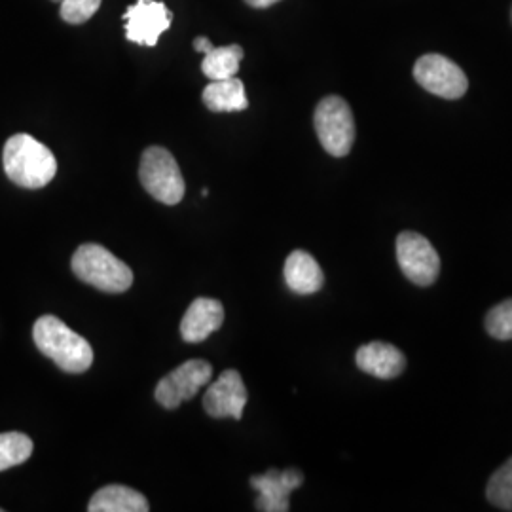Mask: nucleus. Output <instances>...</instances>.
Here are the masks:
<instances>
[{"instance_id": "nucleus-1", "label": "nucleus", "mask_w": 512, "mask_h": 512, "mask_svg": "<svg viewBox=\"0 0 512 512\" xmlns=\"http://www.w3.org/2000/svg\"><path fill=\"white\" fill-rule=\"evenodd\" d=\"M2 164L12 183L29 190L44 188L57 173L54 152L27 133H18L6 141Z\"/></svg>"}, {"instance_id": "nucleus-2", "label": "nucleus", "mask_w": 512, "mask_h": 512, "mask_svg": "<svg viewBox=\"0 0 512 512\" xmlns=\"http://www.w3.org/2000/svg\"><path fill=\"white\" fill-rule=\"evenodd\" d=\"M33 340L48 359L71 374L86 372L93 363V349L86 338L69 329L54 315L37 319L33 327Z\"/></svg>"}, {"instance_id": "nucleus-3", "label": "nucleus", "mask_w": 512, "mask_h": 512, "mask_svg": "<svg viewBox=\"0 0 512 512\" xmlns=\"http://www.w3.org/2000/svg\"><path fill=\"white\" fill-rule=\"evenodd\" d=\"M71 266L80 281L103 293H126L133 285V272L128 264L97 243L80 245Z\"/></svg>"}, {"instance_id": "nucleus-4", "label": "nucleus", "mask_w": 512, "mask_h": 512, "mask_svg": "<svg viewBox=\"0 0 512 512\" xmlns=\"http://www.w3.org/2000/svg\"><path fill=\"white\" fill-rule=\"evenodd\" d=\"M139 179L154 200L165 205L183 202L186 190L183 173L167 148L150 147L143 152Z\"/></svg>"}, {"instance_id": "nucleus-5", "label": "nucleus", "mask_w": 512, "mask_h": 512, "mask_svg": "<svg viewBox=\"0 0 512 512\" xmlns=\"http://www.w3.org/2000/svg\"><path fill=\"white\" fill-rule=\"evenodd\" d=\"M313 126L321 147L334 158L348 156L355 143V118L348 101L329 95L325 97L313 114Z\"/></svg>"}, {"instance_id": "nucleus-6", "label": "nucleus", "mask_w": 512, "mask_h": 512, "mask_svg": "<svg viewBox=\"0 0 512 512\" xmlns=\"http://www.w3.org/2000/svg\"><path fill=\"white\" fill-rule=\"evenodd\" d=\"M399 266L414 285L429 287L440 274V256L431 241L418 232H401L397 238Z\"/></svg>"}, {"instance_id": "nucleus-7", "label": "nucleus", "mask_w": 512, "mask_h": 512, "mask_svg": "<svg viewBox=\"0 0 512 512\" xmlns=\"http://www.w3.org/2000/svg\"><path fill=\"white\" fill-rule=\"evenodd\" d=\"M414 78L423 90L442 99H459L467 93L469 80L461 67L448 57L427 54L414 65Z\"/></svg>"}, {"instance_id": "nucleus-8", "label": "nucleus", "mask_w": 512, "mask_h": 512, "mask_svg": "<svg viewBox=\"0 0 512 512\" xmlns=\"http://www.w3.org/2000/svg\"><path fill=\"white\" fill-rule=\"evenodd\" d=\"M213 376V366L203 359H190L173 372H169L156 385V401L167 410L179 408L184 401H190L198 395L203 385L209 384Z\"/></svg>"}, {"instance_id": "nucleus-9", "label": "nucleus", "mask_w": 512, "mask_h": 512, "mask_svg": "<svg viewBox=\"0 0 512 512\" xmlns=\"http://www.w3.org/2000/svg\"><path fill=\"white\" fill-rule=\"evenodd\" d=\"M173 14L164 2L158 0H137L124 14L126 38L129 42L154 48L160 37L171 25Z\"/></svg>"}, {"instance_id": "nucleus-10", "label": "nucleus", "mask_w": 512, "mask_h": 512, "mask_svg": "<svg viewBox=\"0 0 512 512\" xmlns=\"http://www.w3.org/2000/svg\"><path fill=\"white\" fill-rule=\"evenodd\" d=\"M249 401L247 387L243 384V378L238 370L230 368L224 370L215 384L209 385L203 397L205 412L215 420H241L243 410Z\"/></svg>"}, {"instance_id": "nucleus-11", "label": "nucleus", "mask_w": 512, "mask_h": 512, "mask_svg": "<svg viewBox=\"0 0 512 512\" xmlns=\"http://www.w3.org/2000/svg\"><path fill=\"white\" fill-rule=\"evenodd\" d=\"M304 482V475L296 469L287 471H268L266 475L253 476L251 486L258 492L256 511L287 512L289 495Z\"/></svg>"}, {"instance_id": "nucleus-12", "label": "nucleus", "mask_w": 512, "mask_h": 512, "mask_svg": "<svg viewBox=\"0 0 512 512\" xmlns=\"http://www.w3.org/2000/svg\"><path fill=\"white\" fill-rule=\"evenodd\" d=\"M357 366L380 380H393L401 376L406 368V357L403 351L385 342H370L355 353Z\"/></svg>"}, {"instance_id": "nucleus-13", "label": "nucleus", "mask_w": 512, "mask_h": 512, "mask_svg": "<svg viewBox=\"0 0 512 512\" xmlns=\"http://www.w3.org/2000/svg\"><path fill=\"white\" fill-rule=\"evenodd\" d=\"M224 323V308L219 300L196 298L184 313L181 321V334L184 342L198 344L209 338Z\"/></svg>"}, {"instance_id": "nucleus-14", "label": "nucleus", "mask_w": 512, "mask_h": 512, "mask_svg": "<svg viewBox=\"0 0 512 512\" xmlns=\"http://www.w3.org/2000/svg\"><path fill=\"white\" fill-rule=\"evenodd\" d=\"M285 283L296 294H313L323 289L325 274L317 260L306 251H293L285 262Z\"/></svg>"}, {"instance_id": "nucleus-15", "label": "nucleus", "mask_w": 512, "mask_h": 512, "mask_svg": "<svg viewBox=\"0 0 512 512\" xmlns=\"http://www.w3.org/2000/svg\"><path fill=\"white\" fill-rule=\"evenodd\" d=\"M148 509L145 495L120 484L101 488L88 505L90 512H148Z\"/></svg>"}, {"instance_id": "nucleus-16", "label": "nucleus", "mask_w": 512, "mask_h": 512, "mask_svg": "<svg viewBox=\"0 0 512 512\" xmlns=\"http://www.w3.org/2000/svg\"><path fill=\"white\" fill-rule=\"evenodd\" d=\"M203 105L211 112H239L249 107L243 82L232 76L226 80H211L203 90Z\"/></svg>"}, {"instance_id": "nucleus-17", "label": "nucleus", "mask_w": 512, "mask_h": 512, "mask_svg": "<svg viewBox=\"0 0 512 512\" xmlns=\"http://www.w3.org/2000/svg\"><path fill=\"white\" fill-rule=\"evenodd\" d=\"M243 59V48L239 44L220 46L213 48L209 54H205L202 63V73L209 80H226L236 76Z\"/></svg>"}, {"instance_id": "nucleus-18", "label": "nucleus", "mask_w": 512, "mask_h": 512, "mask_svg": "<svg viewBox=\"0 0 512 512\" xmlns=\"http://www.w3.org/2000/svg\"><path fill=\"white\" fill-rule=\"evenodd\" d=\"M33 454V440L23 433L0 435V471L25 463Z\"/></svg>"}, {"instance_id": "nucleus-19", "label": "nucleus", "mask_w": 512, "mask_h": 512, "mask_svg": "<svg viewBox=\"0 0 512 512\" xmlns=\"http://www.w3.org/2000/svg\"><path fill=\"white\" fill-rule=\"evenodd\" d=\"M486 497L499 511L512 512V458L505 461L486 486Z\"/></svg>"}, {"instance_id": "nucleus-20", "label": "nucleus", "mask_w": 512, "mask_h": 512, "mask_svg": "<svg viewBox=\"0 0 512 512\" xmlns=\"http://www.w3.org/2000/svg\"><path fill=\"white\" fill-rule=\"evenodd\" d=\"M484 325L495 340H512V298L488 311Z\"/></svg>"}, {"instance_id": "nucleus-21", "label": "nucleus", "mask_w": 512, "mask_h": 512, "mask_svg": "<svg viewBox=\"0 0 512 512\" xmlns=\"http://www.w3.org/2000/svg\"><path fill=\"white\" fill-rule=\"evenodd\" d=\"M103 0H61V18L71 25H82L95 16Z\"/></svg>"}, {"instance_id": "nucleus-22", "label": "nucleus", "mask_w": 512, "mask_h": 512, "mask_svg": "<svg viewBox=\"0 0 512 512\" xmlns=\"http://www.w3.org/2000/svg\"><path fill=\"white\" fill-rule=\"evenodd\" d=\"M194 48H196V52H200V54H209L215 46H213V42L209 40V38L198 37L194 40Z\"/></svg>"}, {"instance_id": "nucleus-23", "label": "nucleus", "mask_w": 512, "mask_h": 512, "mask_svg": "<svg viewBox=\"0 0 512 512\" xmlns=\"http://www.w3.org/2000/svg\"><path fill=\"white\" fill-rule=\"evenodd\" d=\"M249 6H253V8H270V6H274L277 4L279 0H245Z\"/></svg>"}, {"instance_id": "nucleus-24", "label": "nucleus", "mask_w": 512, "mask_h": 512, "mask_svg": "<svg viewBox=\"0 0 512 512\" xmlns=\"http://www.w3.org/2000/svg\"><path fill=\"white\" fill-rule=\"evenodd\" d=\"M54 2H61V0H54Z\"/></svg>"}, {"instance_id": "nucleus-25", "label": "nucleus", "mask_w": 512, "mask_h": 512, "mask_svg": "<svg viewBox=\"0 0 512 512\" xmlns=\"http://www.w3.org/2000/svg\"><path fill=\"white\" fill-rule=\"evenodd\" d=\"M0 511H2V509H0Z\"/></svg>"}]
</instances>
